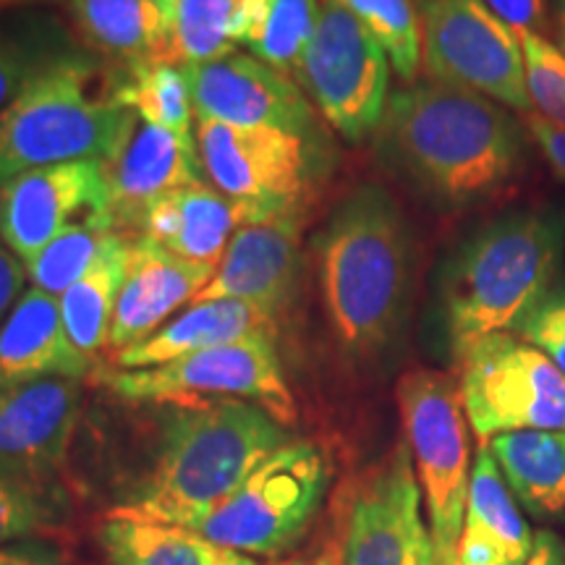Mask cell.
Instances as JSON below:
<instances>
[{"instance_id": "27", "label": "cell", "mask_w": 565, "mask_h": 565, "mask_svg": "<svg viewBox=\"0 0 565 565\" xmlns=\"http://www.w3.org/2000/svg\"><path fill=\"white\" fill-rule=\"evenodd\" d=\"M320 0H238L233 40L254 58L294 74L320 21Z\"/></svg>"}, {"instance_id": "1", "label": "cell", "mask_w": 565, "mask_h": 565, "mask_svg": "<svg viewBox=\"0 0 565 565\" xmlns=\"http://www.w3.org/2000/svg\"><path fill=\"white\" fill-rule=\"evenodd\" d=\"M526 141L513 110L433 79L393 92L374 134L387 171L445 210L503 194L524 171Z\"/></svg>"}, {"instance_id": "10", "label": "cell", "mask_w": 565, "mask_h": 565, "mask_svg": "<svg viewBox=\"0 0 565 565\" xmlns=\"http://www.w3.org/2000/svg\"><path fill=\"white\" fill-rule=\"evenodd\" d=\"M294 76L345 141L359 145L377 134L391 100V58L362 21L333 0L322 3Z\"/></svg>"}, {"instance_id": "11", "label": "cell", "mask_w": 565, "mask_h": 565, "mask_svg": "<svg viewBox=\"0 0 565 565\" xmlns=\"http://www.w3.org/2000/svg\"><path fill=\"white\" fill-rule=\"evenodd\" d=\"M458 362L466 419L482 443L532 429L565 433V374L521 335L482 338Z\"/></svg>"}, {"instance_id": "19", "label": "cell", "mask_w": 565, "mask_h": 565, "mask_svg": "<svg viewBox=\"0 0 565 565\" xmlns=\"http://www.w3.org/2000/svg\"><path fill=\"white\" fill-rule=\"evenodd\" d=\"M105 173H108L113 217L118 228V225H139L145 210L158 196L202 183L204 168L194 134L181 137L141 121L121 152L105 162Z\"/></svg>"}, {"instance_id": "8", "label": "cell", "mask_w": 565, "mask_h": 565, "mask_svg": "<svg viewBox=\"0 0 565 565\" xmlns=\"http://www.w3.org/2000/svg\"><path fill=\"white\" fill-rule=\"evenodd\" d=\"M95 380L124 401L137 404H200L238 398L263 406L286 427L296 422L275 333H257L204 349L150 370H95Z\"/></svg>"}, {"instance_id": "39", "label": "cell", "mask_w": 565, "mask_h": 565, "mask_svg": "<svg viewBox=\"0 0 565 565\" xmlns=\"http://www.w3.org/2000/svg\"><path fill=\"white\" fill-rule=\"evenodd\" d=\"M0 565H66V557L51 540H26L0 545Z\"/></svg>"}, {"instance_id": "2", "label": "cell", "mask_w": 565, "mask_h": 565, "mask_svg": "<svg viewBox=\"0 0 565 565\" xmlns=\"http://www.w3.org/2000/svg\"><path fill=\"white\" fill-rule=\"evenodd\" d=\"M312 244L338 345L359 362L380 359L398 343L414 299V231L404 207L380 183H362Z\"/></svg>"}, {"instance_id": "16", "label": "cell", "mask_w": 565, "mask_h": 565, "mask_svg": "<svg viewBox=\"0 0 565 565\" xmlns=\"http://www.w3.org/2000/svg\"><path fill=\"white\" fill-rule=\"evenodd\" d=\"M303 204L238 225L221 265L192 303L236 299L278 320L294 299L301 270Z\"/></svg>"}, {"instance_id": "40", "label": "cell", "mask_w": 565, "mask_h": 565, "mask_svg": "<svg viewBox=\"0 0 565 565\" xmlns=\"http://www.w3.org/2000/svg\"><path fill=\"white\" fill-rule=\"evenodd\" d=\"M24 263H21L9 246L0 242V324H3V320L13 309V301H17L21 286H24Z\"/></svg>"}, {"instance_id": "5", "label": "cell", "mask_w": 565, "mask_h": 565, "mask_svg": "<svg viewBox=\"0 0 565 565\" xmlns=\"http://www.w3.org/2000/svg\"><path fill=\"white\" fill-rule=\"evenodd\" d=\"M137 129V113L116 100L95 63H42L0 110V186L58 162H110Z\"/></svg>"}, {"instance_id": "31", "label": "cell", "mask_w": 565, "mask_h": 565, "mask_svg": "<svg viewBox=\"0 0 565 565\" xmlns=\"http://www.w3.org/2000/svg\"><path fill=\"white\" fill-rule=\"evenodd\" d=\"M238 0H173L166 61L194 66L233 53V19Z\"/></svg>"}, {"instance_id": "22", "label": "cell", "mask_w": 565, "mask_h": 565, "mask_svg": "<svg viewBox=\"0 0 565 565\" xmlns=\"http://www.w3.org/2000/svg\"><path fill=\"white\" fill-rule=\"evenodd\" d=\"M532 550V526L482 443L471 466L456 565H526Z\"/></svg>"}, {"instance_id": "21", "label": "cell", "mask_w": 565, "mask_h": 565, "mask_svg": "<svg viewBox=\"0 0 565 565\" xmlns=\"http://www.w3.org/2000/svg\"><path fill=\"white\" fill-rule=\"evenodd\" d=\"M244 223H254L252 210L202 181L158 196L141 215L139 228L162 249L217 270L231 236Z\"/></svg>"}, {"instance_id": "32", "label": "cell", "mask_w": 565, "mask_h": 565, "mask_svg": "<svg viewBox=\"0 0 565 565\" xmlns=\"http://www.w3.org/2000/svg\"><path fill=\"white\" fill-rule=\"evenodd\" d=\"M113 233H116V221H92L63 231L45 249L26 259V278L34 282V288L61 299L97 265V259L108 249Z\"/></svg>"}, {"instance_id": "25", "label": "cell", "mask_w": 565, "mask_h": 565, "mask_svg": "<svg viewBox=\"0 0 565 565\" xmlns=\"http://www.w3.org/2000/svg\"><path fill=\"white\" fill-rule=\"evenodd\" d=\"M71 19L95 51L126 66L166 61L173 0H66Z\"/></svg>"}, {"instance_id": "4", "label": "cell", "mask_w": 565, "mask_h": 565, "mask_svg": "<svg viewBox=\"0 0 565 565\" xmlns=\"http://www.w3.org/2000/svg\"><path fill=\"white\" fill-rule=\"evenodd\" d=\"M563 252L565 212L557 210H513L471 233L440 278L456 359L482 338L515 333L553 291Z\"/></svg>"}, {"instance_id": "47", "label": "cell", "mask_w": 565, "mask_h": 565, "mask_svg": "<svg viewBox=\"0 0 565 565\" xmlns=\"http://www.w3.org/2000/svg\"><path fill=\"white\" fill-rule=\"evenodd\" d=\"M282 565H303L301 561H291V563H282Z\"/></svg>"}, {"instance_id": "18", "label": "cell", "mask_w": 565, "mask_h": 565, "mask_svg": "<svg viewBox=\"0 0 565 565\" xmlns=\"http://www.w3.org/2000/svg\"><path fill=\"white\" fill-rule=\"evenodd\" d=\"M79 412V380H42L0 391V463L38 477L61 469Z\"/></svg>"}, {"instance_id": "48", "label": "cell", "mask_w": 565, "mask_h": 565, "mask_svg": "<svg viewBox=\"0 0 565 565\" xmlns=\"http://www.w3.org/2000/svg\"><path fill=\"white\" fill-rule=\"evenodd\" d=\"M557 6H561V9L565 11V0H557Z\"/></svg>"}, {"instance_id": "28", "label": "cell", "mask_w": 565, "mask_h": 565, "mask_svg": "<svg viewBox=\"0 0 565 565\" xmlns=\"http://www.w3.org/2000/svg\"><path fill=\"white\" fill-rule=\"evenodd\" d=\"M126 259H129V238L116 231L97 265L58 299L71 343L92 362L108 345L113 312H116L118 294L124 286Z\"/></svg>"}, {"instance_id": "45", "label": "cell", "mask_w": 565, "mask_h": 565, "mask_svg": "<svg viewBox=\"0 0 565 565\" xmlns=\"http://www.w3.org/2000/svg\"><path fill=\"white\" fill-rule=\"evenodd\" d=\"M17 3H40V0H17Z\"/></svg>"}, {"instance_id": "37", "label": "cell", "mask_w": 565, "mask_h": 565, "mask_svg": "<svg viewBox=\"0 0 565 565\" xmlns=\"http://www.w3.org/2000/svg\"><path fill=\"white\" fill-rule=\"evenodd\" d=\"M521 121H524L529 139L540 147L542 158H545L550 171H553L561 181H565V129L563 126L542 121V118L534 116V113L521 116Z\"/></svg>"}, {"instance_id": "30", "label": "cell", "mask_w": 565, "mask_h": 565, "mask_svg": "<svg viewBox=\"0 0 565 565\" xmlns=\"http://www.w3.org/2000/svg\"><path fill=\"white\" fill-rule=\"evenodd\" d=\"M63 524V503L45 477L0 463V545L47 540Z\"/></svg>"}, {"instance_id": "36", "label": "cell", "mask_w": 565, "mask_h": 565, "mask_svg": "<svg viewBox=\"0 0 565 565\" xmlns=\"http://www.w3.org/2000/svg\"><path fill=\"white\" fill-rule=\"evenodd\" d=\"M40 66L11 42H0V110L19 95L21 87L32 79Z\"/></svg>"}, {"instance_id": "42", "label": "cell", "mask_w": 565, "mask_h": 565, "mask_svg": "<svg viewBox=\"0 0 565 565\" xmlns=\"http://www.w3.org/2000/svg\"><path fill=\"white\" fill-rule=\"evenodd\" d=\"M312 565H343L341 550H338V542L335 540H328V545L320 550V555L315 557Z\"/></svg>"}, {"instance_id": "13", "label": "cell", "mask_w": 565, "mask_h": 565, "mask_svg": "<svg viewBox=\"0 0 565 565\" xmlns=\"http://www.w3.org/2000/svg\"><path fill=\"white\" fill-rule=\"evenodd\" d=\"M196 150L217 192L246 204L254 223L307 202L317 173L315 137L280 129H244L196 118Z\"/></svg>"}, {"instance_id": "3", "label": "cell", "mask_w": 565, "mask_h": 565, "mask_svg": "<svg viewBox=\"0 0 565 565\" xmlns=\"http://www.w3.org/2000/svg\"><path fill=\"white\" fill-rule=\"evenodd\" d=\"M288 440L286 424L249 401L175 406L152 469L124 508L192 529Z\"/></svg>"}, {"instance_id": "38", "label": "cell", "mask_w": 565, "mask_h": 565, "mask_svg": "<svg viewBox=\"0 0 565 565\" xmlns=\"http://www.w3.org/2000/svg\"><path fill=\"white\" fill-rule=\"evenodd\" d=\"M487 9L519 32H536L545 24V0H484Z\"/></svg>"}, {"instance_id": "29", "label": "cell", "mask_w": 565, "mask_h": 565, "mask_svg": "<svg viewBox=\"0 0 565 565\" xmlns=\"http://www.w3.org/2000/svg\"><path fill=\"white\" fill-rule=\"evenodd\" d=\"M116 100L137 113L145 124L181 137L192 134L194 108L183 66L168 61L129 66L124 79L116 84Z\"/></svg>"}, {"instance_id": "15", "label": "cell", "mask_w": 565, "mask_h": 565, "mask_svg": "<svg viewBox=\"0 0 565 565\" xmlns=\"http://www.w3.org/2000/svg\"><path fill=\"white\" fill-rule=\"evenodd\" d=\"M194 118L315 137V110L291 76L246 53L183 66Z\"/></svg>"}, {"instance_id": "7", "label": "cell", "mask_w": 565, "mask_h": 565, "mask_svg": "<svg viewBox=\"0 0 565 565\" xmlns=\"http://www.w3.org/2000/svg\"><path fill=\"white\" fill-rule=\"evenodd\" d=\"M395 401L427 508L435 561L456 563L475 466L461 387L445 372L412 370L395 385Z\"/></svg>"}, {"instance_id": "33", "label": "cell", "mask_w": 565, "mask_h": 565, "mask_svg": "<svg viewBox=\"0 0 565 565\" xmlns=\"http://www.w3.org/2000/svg\"><path fill=\"white\" fill-rule=\"evenodd\" d=\"M385 47L395 74L414 82L422 66V13L414 0H333Z\"/></svg>"}, {"instance_id": "44", "label": "cell", "mask_w": 565, "mask_h": 565, "mask_svg": "<svg viewBox=\"0 0 565 565\" xmlns=\"http://www.w3.org/2000/svg\"><path fill=\"white\" fill-rule=\"evenodd\" d=\"M17 0H0V9H6V6H13Z\"/></svg>"}, {"instance_id": "20", "label": "cell", "mask_w": 565, "mask_h": 565, "mask_svg": "<svg viewBox=\"0 0 565 565\" xmlns=\"http://www.w3.org/2000/svg\"><path fill=\"white\" fill-rule=\"evenodd\" d=\"M92 372L95 362L71 343L58 299L32 286L0 324V391Z\"/></svg>"}, {"instance_id": "26", "label": "cell", "mask_w": 565, "mask_h": 565, "mask_svg": "<svg viewBox=\"0 0 565 565\" xmlns=\"http://www.w3.org/2000/svg\"><path fill=\"white\" fill-rule=\"evenodd\" d=\"M503 475L515 503L536 521L565 515V433L532 429V433L494 435L484 443Z\"/></svg>"}, {"instance_id": "24", "label": "cell", "mask_w": 565, "mask_h": 565, "mask_svg": "<svg viewBox=\"0 0 565 565\" xmlns=\"http://www.w3.org/2000/svg\"><path fill=\"white\" fill-rule=\"evenodd\" d=\"M100 545L110 565H259L257 557L217 545L194 529L124 505L103 519Z\"/></svg>"}, {"instance_id": "43", "label": "cell", "mask_w": 565, "mask_h": 565, "mask_svg": "<svg viewBox=\"0 0 565 565\" xmlns=\"http://www.w3.org/2000/svg\"><path fill=\"white\" fill-rule=\"evenodd\" d=\"M557 47L565 53V11L561 17V26H557Z\"/></svg>"}, {"instance_id": "9", "label": "cell", "mask_w": 565, "mask_h": 565, "mask_svg": "<svg viewBox=\"0 0 565 565\" xmlns=\"http://www.w3.org/2000/svg\"><path fill=\"white\" fill-rule=\"evenodd\" d=\"M422 500L406 443L343 482L333 498V540L343 565H435Z\"/></svg>"}, {"instance_id": "23", "label": "cell", "mask_w": 565, "mask_h": 565, "mask_svg": "<svg viewBox=\"0 0 565 565\" xmlns=\"http://www.w3.org/2000/svg\"><path fill=\"white\" fill-rule=\"evenodd\" d=\"M275 317L246 301L217 299L192 303L179 320L160 328L152 338L116 353V370H150L238 338L275 333Z\"/></svg>"}, {"instance_id": "14", "label": "cell", "mask_w": 565, "mask_h": 565, "mask_svg": "<svg viewBox=\"0 0 565 565\" xmlns=\"http://www.w3.org/2000/svg\"><path fill=\"white\" fill-rule=\"evenodd\" d=\"M92 221H116L105 162H58L13 175L0 186V242L21 263L63 231Z\"/></svg>"}, {"instance_id": "46", "label": "cell", "mask_w": 565, "mask_h": 565, "mask_svg": "<svg viewBox=\"0 0 565 565\" xmlns=\"http://www.w3.org/2000/svg\"><path fill=\"white\" fill-rule=\"evenodd\" d=\"M435 565H456V563H448V561H435Z\"/></svg>"}, {"instance_id": "35", "label": "cell", "mask_w": 565, "mask_h": 565, "mask_svg": "<svg viewBox=\"0 0 565 565\" xmlns=\"http://www.w3.org/2000/svg\"><path fill=\"white\" fill-rule=\"evenodd\" d=\"M515 333L565 374V288H553Z\"/></svg>"}, {"instance_id": "17", "label": "cell", "mask_w": 565, "mask_h": 565, "mask_svg": "<svg viewBox=\"0 0 565 565\" xmlns=\"http://www.w3.org/2000/svg\"><path fill=\"white\" fill-rule=\"evenodd\" d=\"M212 275L215 267L189 263L141 233L129 238V259L113 312L108 349L121 353L152 338L175 309L192 303L196 294L204 291Z\"/></svg>"}, {"instance_id": "34", "label": "cell", "mask_w": 565, "mask_h": 565, "mask_svg": "<svg viewBox=\"0 0 565 565\" xmlns=\"http://www.w3.org/2000/svg\"><path fill=\"white\" fill-rule=\"evenodd\" d=\"M532 113L565 129V53L540 32H519Z\"/></svg>"}, {"instance_id": "6", "label": "cell", "mask_w": 565, "mask_h": 565, "mask_svg": "<svg viewBox=\"0 0 565 565\" xmlns=\"http://www.w3.org/2000/svg\"><path fill=\"white\" fill-rule=\"evenodd\" d=\"M330 458L315 440H288L194 532L249 557H280L299 545L330 490Z\"/></svg>"}, {"instance_id": "41", "label": "cell", "mask_w": 565, "mask_h": 565, "mask_svg": "<svg viewBox=\"0 0 565 565\" xmlns=\"http://www.w3.org/2000/svg\"><path fill=\"white\" fill-rule=\"evenodd\" d=\"M526 565H565V542L550 529L534 534V550Z\"/></svg>"}, {"instance_id": "12", "label": "cell", "mask_w": 565, "mask_h": 565, "mask_svg": "<svg viewBox=\"0 0 565 565\" xmlns=\"http://www.w3.org/2000/svg\"><path fill=\"white\" fill-rule=\"evenodd\" d=\"M422 61L433 82L477 92L515 116L532 113L521 42L484 0H427Z\"/></svg>"}]
</instances>
